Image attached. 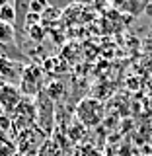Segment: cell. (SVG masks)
<instances>
[{
  "instance_id": "1",
  "label": "cell",
  "mask_w": 152,
  "mask_h": 156,
  "mask_svg": "<svg viewBox=\"0 0 152 156\" xmlns=\"http://www.w3.org/2000/svg\"><path fill=\"white\" fill-rule=\"evenodd\" d=\"M18 88L23 94V98H37L45 90V72H43V66L35 65V62L26 65Z\"/></svg>"
},
{
  "instance_id": "2",
  "label": "cell",
  "mask_w": 152,
  "mask_h": 156,
  "mask_svg": "<svg viewBox=\"0 0 152 156\" xmlns=\"http://www.w3.org/2000/svg\"><path fill=\"white\" fill-rule=\"evenodd\" d=\"M74 113H76V119L86 129H92V127H97L101 123V119L105 115V107L96 98H84V100H80L76 104Z\"/></svg>"
},
{
  "instance_id": "3",
  "label": "cell",
  "mask_w": 152,
  "mask_h": 156,
  "mask_svg": "<svg viewBox=\"0 0 152 156\" xmlns=\"http://www.w3.org/2000/svg\"><path fill=\"white\" fill-rule=\"evenodd\" d=\"M35 109H37V125L45 135H51L53 123H55V101L49 98L45 92L37 96L35 101Z\"/></svg>"
},
{
  "instance_id": "4",
  "label": "cell",
  "mask_w": 152,
  "mask_h": 156,
  "mask_svg": "<svg viewBox=\"0 0 152 156\" xmlns=\"http://www.w3.org/2000/svg\"><path fill=\"white\" fill-rule=\"evenodd\" d=\"M23 101V94L16 84H2L0 86V107L6 113H16L19 104Z\"/></svg>"
},
{
  "instance_id": "5",
  "label": "cell",
  "mask_w": 152,
  "mask_h": 156,
  "mask_svg": "<svg viewBox=\"0 0 152 156\" xmlns=\"http://www.w3.org/2000/svg\"><path fill=\"white\" fill-rule=\"evenodd\" d=\"M113 4V8L121 16H129V18H136L148 8L150 0H109Z\"/></svg>"
},
{
  "instance_id": "6",
  "label": "cell",
  "mask_w": 152,
  "mask_h": 156,
  "mask_svg": "<svg viewBox=\"0 0 152 156\" xmlns=\"http://www.w3.org/2000/svg\"><path fill=\"white\" fill-rule=\"evenodd\" d=\"M23 68L22 65H18V61H12V58L0 57V76L4 78L6 84H14V82H19L22 78Z\"/></svg>"
},
{
  "instance_id": "7",
  "label": "cell",
  "mask_w": 152,
  "mask_h": 156,
  "mask_svg": "<svg viewBox=\"0 0 152 156\" xmlns=\"http://www.w3.org/2000/svg\"><path fill=\"white\" fill-rule=\"evenodd\" d=\"M65 70H66V65L57 57L55 58H47L45 65H43V72L49 74V76H61Z\"/></svg>"
},
{
  "instance_id": "8",
  "label": "cell",
  "mask_w": 152,
  "mask_h": 156,
  "mask_svg": "<svg viewBox=\"0 0 152 156\" xmlns=\"http://www.w3.org/2000/svg\"><path fill=\"white\" fill-rule=\"evenodd\" d=\"M86 133H88V129L78 119L74 121V123H70V127L66 129V136L72 140V143H82V140L86 139Z\"/></svg>"
},
{
  "instance_id": "9",
  "label": "cell",
  "mask_w": 152,
  "mask_h": 156,
  "mask_svg": "<svg viewBox=\"0 0 152 156\" xmlns=\"http://www.w3.org/2000/svg\"><path fill=\"white\" fill-rule=\"evenodd\" d=\"M12 41H16L14 26H8V23L0 22V45H10Z\"/></svg>"
},
{
  "instance_id": "10",
  "label": "cell",
  "mask_w": 152,
  "mask_h": 156,
  "mask_svg": "<svg viewBox=\"0 0 152 156\" xmlns=\"http://www.w3.org/2000/svg\"><path fill=\"white\" fill-rule=\"evenodd\" d=\"M26 33H27L29 37H31V41H37V43H41L43 39H45V35H47L45 26H41V23H33V26H27Z\"/></svg>"
},
{
  "instance_id": "11",
  "label": "cell",
  "mask_w": 152,
  "mask_h": 156,
  "mask_svg": "<svg viewBox=\"0 0 152 156\" xmlns=\"http://www.w3.org/2000/svg\"><path fill=\"white\" fill-rule=\"evenodd\" d=\"M0 22L8 23V26H14V23H16V12H14V6L6 4L4 8H0Z\"/></svg>"
},
{
  "instance_id": "12",
  "label": "cell",
  "mask_w": 152,
  "mask_h": 156,
  "mask_svg": "<svg viewBox=\"0 0 152 156\" xmlns=\"http://www.w3.org/2000/svg\"><path fill=\"white\" fill-rule=\"evenodd\" d=\"M74 156H100V152L90 144H80L78 148L74 150Z\"/></svg>"
},
{
  "instance_id": "13",
  "label": "cell",
  "mask_w": 152,
  "mask_h": 156,
  "mask_svg": "<svg viewBox=\"0 0 152 156\" xmlns=\"http://www.w3.org/2000/svg\"><path fill=\"white\" fill-rule=\"evenodd\" d=\"M49 8L47 0H33L31 2V14H37V16H41L43 12Z\"/></svg>"
},
{
  "instance_id": "14",
  "label": "cell",
  "mask_w": 152,
  "mask_h": 156,
  "mask_svg": "<svg viewBox=\"0 0 152 156\" xmlns=\"http://www.w3.org/2000/svg\"><path fill=\"white\" fill-rule=\"evenodd\" d=\"M58 16H61V10H57V8L49 6L45 12L41 14V20H43V22H49V20H57Z\"/></svg>"
},
{
  "instance_id": "15",
  "label": "cell",
  "mask_w": 152,
  "mask_h": 156,
  "mask_svg": "<svg viewBox=\"0 0 152 156\" xmlns=\"http://www.w3.org/2000/svg\"><path fill=\"white\" fill-rule=\"evenodd\" d=\"M6 4H8V0H0V8H4Z\"/></svg>"
}]
</instances>
